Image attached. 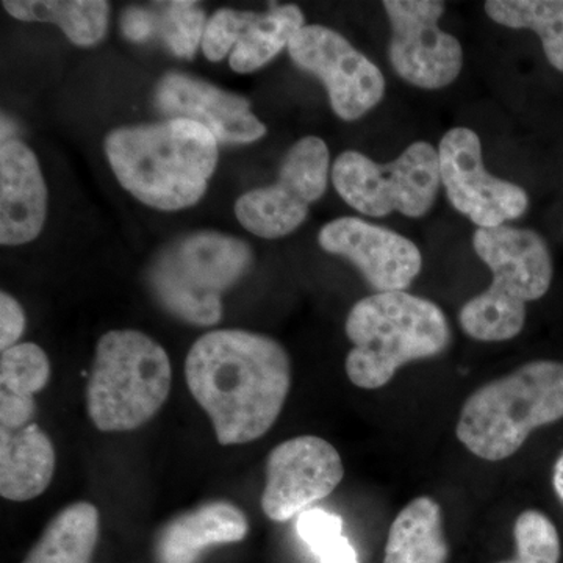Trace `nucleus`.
<instances>
[{
  "mask_svg": "<svg viewBox=\"0 0 563 563\" xmlns=\"http://www.w3.org/2000/svg\"><path fill=\"white\" fill-rule=\"evenodd\" d=\"M185 377L218 442L231 446L255 442L273 428L290 393L291 361L272 336L221 329L192 344Z\"/></svg>",
  "mask_w": 563,
  "mask_h": 563,
  "instance_id": "f257e3e1",
  "label": "nucleus"
},
{
  "mask_svg": "<svg viewBox=\"0 0 563 563\" xmlns=\"http://www.w3.org/2000/svg\"><path fill=\"white\" fill-rule=\"evenodd\" d=\"M218 144L199 122L174 118L114 129L103 151L133 198L152 209L177 211L206 195L218 165Z\"/></svg>",
  "mask_w": 563,
  "mask_h": 563,
  "instance_id": "f03ea898",
  "label": "nucleus"
},
{
  "mask_svg": "<svg viewBox=\"0 0 563 563\" xmlns=\"http://www.w3.org/2000/svg\"><path fill=\"white\" fill-rule=\"evenodd\" d=\"M354 344L347 352V377L355 387L377 390L407 363L437 357L451 343L442 307L407 291L374 292L361 299L344 322Z\"/></svg>",
  "mask_w": 563,
  "mask_h": 563,
  "instance_id": "7ed1b4c3",
  "label": "nucleus"
},
{
  "mask_svg": "<svg viewBox=\"0 0 563 563\" xmlns=\"http://www.w3.org/2000/svg\"><path fill=\"white\" fill-rule=\"evenodd\" d=\"M473 247L493 280L462 307L459 324L477 342H507L523 331L526 306L550 291L554 276L550 246L532 229L501 225L476 229Z\"/></svg>",
  "mask_w": 563,
  "mask_h": 563,
  "instance_id": "20e7f679",
  "label": "nucleus"
},
{
  "mask_svg": "<svg viewBox=\"0 0 563 563\" xmlns=\"http://www.w3.org/2000/svg\"><path fill=\"white\" fill-rule=\"evenodd\" d=\"M563 418V363L533 361L483 385L463 404L455 435L488 462L512 457L536 429Z\"/></svg>",
  "mask_w": 563,
  "mask_h": 563,
  "instance_id": "39448f33",
  "label": "nucleus"
},
{
  "mask_svg": "<svg viewBox=\"0 0 563 563\" xmlns=\"http://www.w3.org/2000/svg\"><path fill=\"white\" fill-rule=\"evenodd\" d=\"M250 244L228 233L201 231L179 236L158 252L147 285L166 312L209 328L222 318V295L250 273Z\"/></svg>",
  "mask_w": 563,
  "mask_h": 563,
  "instance_id": "423d86ee",
  "label": "nucleus"
},
{
  "mask_svg": "<svg viewBox=\"0 0 563 563\" xmlns=\"http://www.w3.org/2000/svg\"><path fill=\"white\" fill-rule=\"evenodd\" d=\"M172 377L169 355L146 333H103L87 387L92 424L102 432H129L146 424L168 399Z\"/></svg>",
  "mask_w": 563,
  "mask_h": 563,
  "instance_id": "0eeeda50",
  "label": "nucleus"
},
{
  "mask_svg": "<svg viewBox=\"0 0 563 563\" xmlns=\"http://www.w3.org/2000/svg\"><path fill=\"white\" fill-rule=\"evenodd\" d=\"M332 184L340 198L358 213L384 218L426 217L439 196V151L428 141H415L396 161L376 163L357 151H346L333 162Z\"/></svg>",
  "mask_w": 563,
  "mask_h": 563,
  "instance_id": "6e6552de",
  "label": "nucleus"
},
{
  "mask_svg": "<svg viewBox=\"0 0 563 563\" xmlns=\"http://www.w3.org/2000/svg\"><path fill=\"white\" fill-rule=\"evenodd\" d=\"M331 172L325 141L303 136L285 154L276 184L255 188L236 199V220L261 239L290 235L307 220L310 206L324 196Z\"/></svg>",
  "mask_w": 563,
  "mask_h": 563,
  "instance_id": "1a4fd4ad",
  "label": "nucleus"
},
{
  "mask_svg": "<svg viewBox=\"0 0 563 563\" xmlns=\"http://www.w3.org/2000/svg\"><path fill=\"white\" fill-rule=\"evenodd\" d=\"M288 55L299 69L322 81L340 120H361L385 98L383 70L333 29L303 25L288 44Z\"/></svg>",
  "mask_w": 563,
  "mask_h": 563,
  "instance_id": "9d476101",
  "label": "nucleus"
},
{
  "mask_svg": "<svg viewBox=\"0 0 563 563\" xmlns=\"http://www.w3.org/2000/svg\"><path fill=\"white\" fill-rule=\"evenodd\" d=\"M391 27L388 58L399 79L421 90L450 87L461 76V41L442 31V0H385Z\"/></svg>",
  "mask_w": 563,
  "mask_h": 563,
  "instance_id": "9b49d317",
  "label": "nucleus"
},
{
  "mask_svg": "<svg viewBox=\"0 0 563 563\" xmlns=\"http://www.w3.org/2000/svg\"><path fill=\"white\" fill-rule=\"evenodd\" d=\"M437 151L448 201L477 229L501 228L528 211L529 196L523 187L487 172L483 143L472 129H450Z\"/></svg>",
  "mask_w": 563,
  "mask_h": 563,
  "instance_id": "f8f14e48",
  "label": "nucleus"
},
{
  "mask_svg": "<svg viewBox=\"0 0 563 563\" xmlns=\"http://www.w3.org/2000/svg\"><path fill=\"white\" fill-rule=\"evenodd\" d=\"M344 477L342 455L317 435H301L277 444L266 461L262 509L282 523L312 504L328 498Z\"/></svg>",
  "mask_w": 563,
  "mask_h": 563,
  "instance_id": "ddd939ff",
  "label": "nucleus"
},
{
  "mask_svg": "<svg viewBox=\"0 0 563 563\" xmlns=\"http://www.w3.org/2000/svg\"><path fill=\"white\" fill-rule=\"evenodd\" d=\"M318 243L351 262L376 292L406 291L422 269L421 251L412 240L361 218L328 222L318 232Z\"/></svg>",
  "mask_w": 563,
  "mask_h": 563,
  "instance_id": "4468645a",
  "label": "nucleus"
},
{
  "mask_svg": "<svg viewBox=\"0 0 563 563\" xmlns=\"http://www.w3.org/2000/svg\"><path fill=\"white\" fill-rule=\"evenodd\" d=\"M154 101L169 120L199 122L218 143L250 144L266 135V125L252 114L247 99L188 74L169 73L162 77Z\"/></svg>",
  "mask_w": 563,
  "mask_h": 563,
  "instance_id": "2eb2a0df",
  "label": "nucleus"
},
{
  "mask_svg": "<svg viewBox=\"0 0 563 563\" xmlns=\"http://www.w3.org/2000/svg\"><path fill=\"white\" fill-rule=\"evenodd\" d=\"M47 187L35 152L18 139L0 146V243L20 246L43 231Z\"/></svg>",
  "mask_w": 563,
  "mask_h": 563,
  "instance_id": "dca6fc26",
  "label": "nucleus"
},
{
  "mask_svg": "<svg viewBox=\"0 0 563 563\" xmlns=\"http://www.w3.org/2000/svg\"><path fill=\"white\" fill-rule=\"evenodd\" d=\"M247 531L246 515L235 504H202L163 526L155 539V563H198L210 548L242 542Z\"/></svg>",
  "mask_w": 563,
  "mask_h": 563,
  "instance_id": "f3484780",
  "label": "nucleus"
},
{
  "mask_svg": "<svg viewBox=\"0 0 563 563\" xmlns=\"http://www.w3.org/2000/svg\"><path fill=\"white\" fill-rule=\"evenodd\" d=\"M55 473V450L36 424L18 431L0 429V495L9 501H31L49 487Z\"/></svg>",
  "mask_w": 563,
  "mask_h": 563,
  "instance_id": "a211bd4d",
  "label": "nucleus"
},
{
  "mask_svg": "<svg viewBox=\"0 0 563 563\" xmlns=\"http://www.w3.org/2000/svg\"><path fill=\"white\" fill-rule=\"evenodd\" d=\"M206 13L196 2H161L152 9L131 7L121 18L125 38L141 44L158 38L179 58L195 57L202 46Z\"/></svg>",
  "mask_w": 563,
  "mask_h": 563,
  "instance_id": "6ab92c4d",
  "label": "nucleus"
},
{
  "mask_svg": "<svg viewBox=\"0 0 563 563\" xmlns=\"http://www.w3.org/2000/svg\"><path fill=\"white\" fill-rule=\"evenodd\" d=\"M448 558L442 507L429 496H418L393 521L384 563H446Z\"/></svg>",
  "mask_w": 563,
  "mask_h": 563,
  "instance_id": "aec40b11",
  "label": "nucleus"
},
{
  "mask_svg": "<svg viewBox=\"0 0 563 563\" xmlns=\"http://www.w3.org/2000/svg\"><path fill=\"white\" fill-rule=\"evenodd\" d=\"M2 5L16 20L58 25L79 47L101 43L109 29L110 3L103 0H7Z\"/></svg>",
  "mask_w": 563,
  "mask_h": 563,
  "instance_id": "412c9836",
  "label": "nucleus"
},
{
  "mask_svg": "<svg viewBox=\"0 0 563 563\" xmlns=\"http://www.w3.org/2000/svg\"><path fill=\"white\" fill-rule=\"evenodd\" d=\"M99 510L74 503L60 510L22 563H91L99 539Z\"/></svg>",
  "mask_w": 563,
  "mask_h": 563,
  "instance_id": "4be33fe9",
  "label": "nucleus"
},
{
  "mask_svg": "<svg viewBox=\"0 0 563 563\" xmlns=\"http://www.w3.org/2000/svg\"><path fill=\"white\" fill-rule=\"evenodd\" d=\"M306 25L298 5H272L265 13L252 11L251 20L229 55L231 68L250 74L273 62L290 44L296 33Z\"/></svg>",
  "mask_w": 563,
  "mask_h": 563,
  "instance_id": "5701e85b",
  "label": "nucleus"
},
{
  "mask_svg": "<svg viewBox=\"0 0 563 563\" xmlns=\"http://www.w3.org/2000/svg\"><path fill=\"white\" fill-rule=\"evenodd\" d=\"M484 10L504 27L536 32L547 60L563 73V0H488Z\"/></svg>",
  "mask_w": 563,
  "mask_h": 563,
  "instance_id": "b1692460",
  "label": "nucleus"
},
{
  "mask_svg": "<svg viewBox=\"0 0 563 563\" xmlns=\"http://www.w3.org/2000/svg\"><path fill=\"white\" fill-rule=\"evenodd\" d=\"M51 363L46 352L35 343H18L0 357V391L33 398L46 388Z\"/></svg>",
  "mask_w": 563,
  "mask_h": 563,
  "instance_id": "393cba45",
  "label": "nucleus"
},
{
  "mask_svg": "<svg viewBox=\"0 0 563 563\" xmlns=\"http://www.w3.org/2000/svg\"><path fill=\"white\" fill-rule=\"evenodd\" d=\"M299 537L321 563H358L350 539L343 536V520L322 509L306 510L296 523Z\"/></svg>",
  "mask_w": 563,
  "mask_h": 563,
  "instance_id": "a878e982",
  "label": "nucleus"
},
{
  "mask_svg": "<svg viewBox=\"0 0 563 563\" xmlns=\"http://www.w3.org/2000/svg\"><path fill=\"white\" fill-rule=\"evenodd\" d=\"M517 555L512 561L499 563H559L561 537L547 515L539 510H525L514 526Z\"/></svg>",
  "mask_w": 563,
  "mask_h": 563,
  "instance_id": "bb28decb",
  "label": "nucleus"
},
{
  "mask_svg": "<svg viewBox=\"0 0 563 563\" xmlns=\"http://www.w3.org/2000/svg\"><path fill=\"white\" fill-rule=\"evenodd\" d=\"M252 11L220 9L207 20L202 52L207 60L220 62L232 54L251 20Z\"/></svg>",
  "mask_w": 563,
  "mask_h": 563,
  "instance_id": "cd10ccee",
  "label": "nucleus"
},
{
  "mask_svg": "<svg viewBox=\"0 0 563 563\" xmlns=\"http://www.w3.org/2000/svg\"><path fill=\"white\" fill-rule=\"evenodd\" d=\"M24 309L9 292H0V350L16 346L24 333Z\"/></svg>",
  "mask_w": 563,
  "mask_h": 563,
  "instance_id": "c85d7f7f",
  "label": "nucleus"
},
{
  "mask_svg": "<svg viewBox=\"0 0 563 563\" xmlns=\"http://www.w3.org/2000/svg\"><path fill=\"white\" fill-rule=\"evenodd\" d=\"M35 399L0 391V429L18 431L32 424Z\"/></svg>",
  "mask_w": 563,
  "mask_h": 563,
  "instance_id": "c756f323",
  "label": "nucleus"
},
{
  "mask_svg": "<svg viewBox=\"0 0 563 563\" xmlns=\"http://www.w3.org/2000/svg\"><path fill=\"white\" fill-rule=\"evenodd\" d=\"M553 487L555 495L563 503V453L559 455L558 461L554 463Z\"/></svg>",
  "mask_w": 563,
  "mask_h": 563,
  "instance_id": "7c9ffc66",
  "label": "nucleus"
}]
</instances>
